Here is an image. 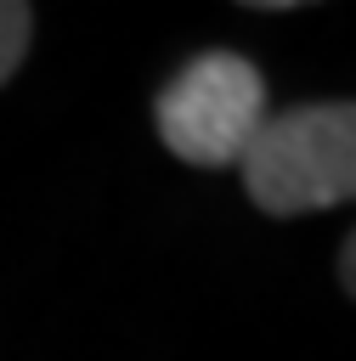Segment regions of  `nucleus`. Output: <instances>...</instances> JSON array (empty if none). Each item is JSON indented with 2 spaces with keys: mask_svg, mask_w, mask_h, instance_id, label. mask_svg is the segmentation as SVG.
I'll list each match as a JSON object with an SVG mask.
<instances>
[{
  "mask_svg": "<svg viewBox=\"0 0 356 361\" xmlns=\"http://www.w3.org/2000/svg\"><path fill=\"white\" fill-rule=\"evenodd\" d=\"M237 169L249 203L271 220L356 203V102H294L266 113Z\"/></svg>",
  "mask_w": 356,
  "mask_h": 361,
  "instance_id": "f257e3e1",
  "label": "nucleus"
},
{
  "mask_svg": "<svg viewBox=\"0 0 356 361\" xmlns=\"http://www.w3.org/2000/svg\"><path fill=\"white\" fill-rule=\"evenodd\" d=\"M266 113H271L266 79L237 51H198L153 96L158 141L181 164H192V169H232V164H243V152L260 135Z\"/></svg>",
  "mask_w": 356,
  "mask_h": 361,
  "instance_id": "f03ea898",
  "label": "nucleus"
},
{
  "mask_svg": "<svg viewBox=\"0 0 356 361\" xmlns=\"http://www.w3.org/2000/svg\"><path fill=\"white\" fill-rule=\"evenodd\" d=\"M28 39H34V6H23V0H0V85L23 68Z\"/></svg>",
  "mask_w": 356,
  "mask_h": 361,
  "instance_id": "7ed1b4c3",
  "label": "nucleus"
},
{
  "mask_svg": "<svg viewBox=\"0 0 356 361\" xmlns=\"http://www.w3.org/2000/svg\"><path fill=\"white\" fill-rule=\"evenodd\" d=\"M333 271H339V288L356 299V226H350V237L339 243V259H333Z\"/></svg>",
  "mask_w": 356,
  "mask_h": 361,
  "instance_id": "20e7f679",
  "label": "nucleus"
}]
</instances>
